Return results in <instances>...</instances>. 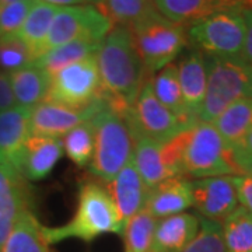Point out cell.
I'll use <instances>...</instances> for the list:
<instances>
[{
  "label": "cell",
  "mask_w": 252,
  "mask_h": 252,
  "mask_svg": "<svg viewBox=\"0 0 252 252\" xmlns=\"http://www.w3.org/2000/svg\"><path fill=\"white\" fill-rule=\"evenodd\" d=\"M95 59L104 97L114 111L125 114L133 107L144 81L150 77L137 52L130 28H112L102 39Z\"/></svg>",
  "instance_id": "cell-1"
},
{
  "label": "cell",
  "mask_w": 252,
  "mask_h": 252,
  "mask_svg": "<svg viewBox=\"0 0 252 252\" xmlns=\"http://www.w3.org/2000/svg\"><path fill=\"white\" fill-rule=\"evenodd\" d=\"M124 228L108 190L98 182H84L80 187L77 209L72 220L61 227L42 225V233L46 243L55 244L67 238L93 241L107 233L122 234Z\"/></svg>",
  "instance_id": "cell-2"
},
{
  "label": "cell",
  "mask_w": 252,
  "mask_h": 252,
  "mask_svg": "<svg viewBox=\"0 0 252 252\" xmlns=\"http://www.w3.org/2000/svg\"><path fill=\"white\" fill-rule=\"evenodd\" d=\"M90 121L95 133L90 172L108 184L133 158L135 136L126 118L111 108L107 99Z\"/></svg>",
  "instance_id": "cell-3"
},
{
  "label": "cell",
  "mask_w": 252,
  "mask_h": 252,
  "mask_svg": "<svg viewBox=\"0 0 252 252\" xmlns=\"http://www.w3.org/2000/svg\"><path fill=\"white\" fill-rule=\"evenodd\" d=\"M234 152L212 124L198 122L187 130L182 153L184 178H215L241 175Z\"/></svg>",
  "instance_id": "cell-4"
},
{
  "label": "cell",
  "mask_w": 252,
  "mask_h": 252,
  "mask_svg": "<svg viewBox=\"0 0 252 252\" xmlns=\"http://www.w3.org/2000/svg\"><path fill=\"white\" fill-rule=\"evenodd\" d=\"M206 94L199 112V122L213 124L225 108L248 95L252 66L241 56H206Z\"/></svg>",
  "instance_id": "cell-5"
},
{
  "label": "cell",
  "mask_w": 252,
  "mask_h": 252,
  "mask_svg": "<svg viewBox=\"0 0 252 252\" xmlns=\"http://www.w3.org/2000/svg\"><path fill=\"white\" fill-rule=\"evenodd\" d=\"M129 28L149 74L171 64L188 44L185 26L165 18L157 10H153Z\"/></svg>",
  "instance_id": "cell-6"
},
{
  "label": "cell",
  "mask_w": 252,
  "mask_h": 252,
  "mask_svg": "<svg viewBox=\"0 0 252 252\" xmlns=\"http://www.w3.org/2000/svg\"><path fill=\"white\" fill-rule=\"evenodd\" d=\"M245 20L241 10L219 11L189 24L188 42L206 56H241L245 41Z\"/></svg>",
  "instance_id": "cell-7"
},
{
  "label": "cell",
  "mask_w": 252,
  "mask_h": 252,
  "mask_svg": "<svg viewBox=\"0 0 252 252\" xmlns=\"http://www.w3.org/2000/svg\"><path fill=\"white\" fill-rule=\"evenodd\" d=\"M152 77L144 81L133 107L122 114L135 136V143L140 137H149L158 143H167L181 132L196 124L185 121L172 114L157 99L152 87Z\"/></svg>",
  "instance_id": "cell-8"
},
{
  "label": "cell",
  "mask_w": 252,
  "mask_h": 252,
  "mask_svg": "<svg viewBox=\"0 0 252 252\" xmlns=\"http://www.w3.org/2000/svg\"><path fill=\"white\" fill-rule=\"evenodd\" d=\"M49 76L51 83L45 101L67 108L81 109L91 105L102 95L95 55L70 63Z\"/></svg>",
  "instance_id": "cell-9"
},
{
  "label": "cell",
  "mask_w": 252,
  "mask_h": 252,
  "mask_svg": "<svg viewBox=\"0 0 252 252\" xmlns=\"http://www.w3.org/2000/svg\"><path fill=\"white\" fill-rule=\"evenodd\" d=\"M114 24L95 4L59 7L45 41L44 54L74 39L102 41Z\"/></svg>",
  "instance_id": "cell-10"
},
{
  "label": "cell",
  "mask_w": 252,
  "mask_h": 252,
  "mask_svg": "<svg viewBox=\"0 0 252 252\" xmlns=\"http://www.w3.org/2000/svg\"><path fill=\"white\" fill-rule=\"evenodd\" d=\"M105 97L101 95L95 102L81 109L67 108L51 101H42L31 109L30 117V136L54 137L67 135L72 129L86 121H90L102 105Z\"/></svg>",
  "instance_id": "cell-11"
},
{
  "label": "cell",
  "mask_w": 252,
  "mask_h": 252,
  "mask_svg": "<svg viewBox=\"0 0 252 252\" xmlns=\"http://www.w3.org/2000/svg\"><path fill=\"white\" fill-rule=\"evenodd\" d=\"M231 177L203 178L192 182L193 206L202 217L220 223V220L224 221L238 207Z\"/></svg>",
  "instance_id": "cell-12"
},
{
  "label": "cell",
  "mask_w": 252,
  "mask_h": 252,
  "mask_svg": "<svg viewBox=\"0 0 252 252\" xmlns=\"http://www.w3.org/2000/svg\"><path fill=\"white\" fill-rule=\"evenodd\" d=\"M30 117L31 109L18 105L0 111V164L20 174L30 137Z\"/></svg>",
  "instance_id": "cell-13"
},
{
  "label": "cell",
  "mask_w": 252,
  "mask_h": 252,
  "mask_svg": "<svg viewBox=\"0 0 252 252\" xmlns=\"http://www.w3.org/2000/svg\"><path fill=\"white\" fill-rule=\"evenodd\" d=\"M28 203L24 177L0 164V250L20 216L30 209Z\"/></svg>",
  "instance_id": "cell-14"
},
{
  "label": "cell",
  "mask_w": 252,
  "mask_h": 252,
  "mask_svg": "<svg viewBox=\"0 0 252 252\" xmlns=\"http://www.w3.org/2000/svg\"><path fill=\"white\" fill-rule=\"evenodd\" d=\"M108 192L124 227L132 217L143 210L149 196V188L144 185L140 174L136 170L133 158L118 172L114 180L108 182Z\"/></svg>",
  "instance_id": "cell-15"
},
{
  "label": "cell",
  "mask_w": 252,
  "mask_h": 252,
  "mask_svg": "<svg viewBox=\"0 0 252 252\" xmlns=\"http://www.w3.org/2000/svg\"><path fill=\"white\" fill-rule=\"evenodd\" d=\"M178 80L184 105L189 115L198 118L206 94L207 70L205 54L193 49L178 63Z\"/></svg>",
  "instance_id": "cell-16"
},
{
  "label": "cell",
  "mask_w": 252,
  "mask_h": 252,
  "mask_svg": "<svg viewBox=\"0 0 252 252\" xmlns=\"http://www.w3.org/2000/svg\"><path fill=\"white\" fill-rule=\"evenodd\" d=\"M190 206H193L192 182L178 177L164 181L156 188L150 189L144 209H147L156 219H164L184 213Z\"/></svg>",
  "instance_id": "cell-17"
},
{
  "label": "cell",
  "mask_w": 252,
  "mask_h": 252,
  "mask_svg": "<svg viewBox=\"0 0 252 252\" xmlns=\"http://www.w3.org/2000/svg\"><path fill=\"white\" fill-rule=\"evenodd\" d=\"M63 154L61 139L30 136L26 143L21 175L26 181H39L48 177Z\"/></svg>",
  "instance_id": "cell-18"
},
{
  "label": "cell",
  "mask_w": 252,
  "mask_h": 252,
  "mask_svg": "<svg viewBox=\"0 0 252 252\" xmlns=\"http://www.w3.org/2000/svg\"><path fill=\"white\" fill-rule=\"evenodd\" d=\"M200 227L199 217L178 213L157 223L152 252H182L193 241Z\"/></svg>",
  "instance_id": "cell-19"
},
{
  "label": "cell",
  "mask_w": 252,
  "mask_h": 252,
  "mask_svg": "<svg viewBox=\"0 0 252 252\" xmlns=\"http://www.w3.org/2000/svg\"><path fill=\"white\" fill-rule=\"evenodd\" d=\"M156 10L178 24H192L219 11L238 10L230 0H153Z\"/></svg>",
  "instance_id": "cell-20"
},
{
  "label": "cell",
  "mask_w": 252,
  "mask_h": 252,
  "mask_svg": "<svg viewBox=\"0 0 252 252\" xmlns=\"http://www.w3.org/2000/svg\"><path fill=\"white\" fill-rule=\"evenodd\" d=\"M9 79L18 107L32 109L48 97L51 76L34 63L10 73Z\"/></svg>",
  "instance_id": "cell-21"
},
{
  "label": "cell",
  "mask_w": 252,
  "mask_h": 252,
  "mask_svg": "<svg viewBox=\"0 0 252 252\" xmlns=\"http://www.w3.org/2000/svg\"><path fill=\"white\" fill-rule=\"evenodd\" d=\"M58 10V6L35 0L16 35L28 46L34 56V62L44 55L45 41Z\"/></svg>",
  "instance_id": "cell-22"
},
{
  "label": "cell",
  "mask_w": 252,
  "mask_h": 252,
  "mask_svg": "<svg viewBox=\"0 0 252 252\" xmlns=\"http://www.w3.org/2000/svg\"><path fill=\"white\" fill-rule=\"evenodd\" d=\"M133 162L149 190L172 178L162 157L161 143L149 137H140L136 140Z\"/></svg>",
  "instance_id": "cell-23"
},
{
  "label": "cell",
  "mask_w": 252,
  "mask_h": 252,
  "mask_svg": "<svg viewBox=\"0 0 252 252\" xmlns=\"http://www.w3.org/2000/svg\"><path fill=\"white\" fill-rule=\"evenodd\" d=\"M212 125L216 127L227 146L234 150L243 143L245 136L252 129V99L245 97L235 101L215 119Z\"/></svg>",
  "instance_id": "cell-24"
},
{
  "label": "cell",
  "mask_w": 252,
  "mask_h": 252,
  "mask_svg": "<svg viewBox=\"0 0 252 252\" xmlns=\"http://www.w3.org/2000/svg\"><path fill=\"white\" fill-rule=\"evenodd\" d=\"M48 245L42 224L28 209L20 216L0 252H49Z\"/></svg>",
  "instance_id": "cell-25"
},
{
  "label": "cell",
  "mask_w": 252,
  "mask_h": 252,
  "mask_svg": "<svg viewBox=\"0 0 252 252\" xmlns=\"http://www.w3.org/2000/svg\"><path fill=\"white\" fill-rule=\"evenodd\" d=\"M150 80L156 97L165 108H168L172 114L185 121L198 124V118L189 115L185 109L182 94H181L180 80H178V69L175 64L171 63L165 66Z\"/></svg>",
  "instance_id": "cell-26"
},
{
  "label": "cell",
  "mask_w": 252,
  "mask_h": 252,
  "mask_svg": "<svg viewBox=\"0 0 252 252\" xmlns=\"http://www.w3.org/2000/svg\"><path fill=\"white\" fill-rule=\"evenodd\" d=\"M102 41H91V39H74L64 45L49 49L48 52L38 58L34 64L44 69L49 74L62 69L70 63L94 56L98 51Z\"/></svg>",
  "instance_id": "cell-27"
},
{
  "label": "cell",
  "mask_w": 252,
  "mask_h": 252,
  "mask_svg": "<svg viewBox=\"0 0 252 252\" xmlns=\"http://www.w3.org/2000/svg\"><path fill=\"white\" fill-rule=\"evenodd\" d=\"M157 223V219L147 209L132 217L122 233L126 252H152Z\"/></svg>",
  "instance_id": "cell-28"
},
{
  "label": "cell",
  "mask_w": 252,
  "mask_h": 252,
  "mask_svg": "<svg viewBox=\"0 0 252 252\" xmlns=\"http://www.w3.org/2000/svg\"><path fill=\"white\" fill-rule=\"evenodd\" d=\"M227 252H252V215L238 206L223 221Z\"/></svg>",
  "instance_id": "cell-29"
},
{
  "label": "cell",
  "mask_w": 252,
  "mask_h": 252,
  "mask_svg": "<svg viewBox=\"0 0 252 252\" xmlns=\"http://www.w3.org/2000/svg\"><path fill=\"white\" fill-rule=\"evenodd\" d=\"M63 150L69 160L79 167L89 165L94 156L95 133L91 121H86L63 136Z\"/></svg>",
  "instance_id": "cell-30"
},
{
  "label": "cell",
  "mask_w": 252,
  "mask_h": 252,
  "mask_svg": "<svg viewBox=\"0 0 252 252\" xmlns=\"http://www.w3.org/2000/svg\"><path fill=\"white\" fill-rule=\"evenodd\" d=\"M115 26L130 27L140 18L156 10L153 0H104L98 7Z\"/></svg>",
  "instance_id": "cell-31"
},
{
  "label": "cell",
  "mask_w": 252,
  "mask_h": 252,
  "mask_svg": "<svg viewBox=\"0 0 252 252\" xmlns=\"http://www.w3.org/2000/svg\"><path fill=\"white\" fill-rule=\"evenodd\" d=\"M34 63V56L18 36L0 39V72L13 73Z\"/></svg>",
  "instance_id": "cell-32"
},
{
  "label": "cell",
  "mask_w": 252,
  "mask_h": 252,
  "mask_svg": "<svg viewBox=\"0 0 252 252\" xmlns=\"http://www.w3.org/2000/svg\"><path fill=\"white\" fill-rule=\"evenodd\" d=\"M200 227L193 241L182 252H227L223 225L219 221L199 217Z\"/></svg>",
  "instance_id": "cell-33"
},
{
  "label": "cell",
  "mask_w": 252,
  "mask_h": 252,
  "mask_svg": "<svg viewBox=\"0 0 252 252\" xmlns=\"http://www.w3.org/2000/svg\"><path fill=\"white\" fill-rule=\"evenodd\" d=\"M35 0H17L0 6V39L16 36Z\"/></svg>",
  "instance_id": "cell-34"
},
{
  "label": "cell",
  "mask_w": 252,
  "mask_h": 252,
  "mask_svg": "<svg viewBox=\"0 0 252 252\" xmlns=\"http://www.w3.org/2000/svg\"><path fill=\"white\" fill-rule=\"evenodd\" d=\"M234 184L238 203H241L250 215H252V174H241L231 177Z\"/></svg>",
  "instance_id": "cell-35"
},
{
  "label": "cell",
  "mask_w": 252,
  "mask_h": 252,
  "mask_svg": "<svg viewBox=\"0 0 252 252\" xmlns=\"http://www.w3.org/2000/svg\"><path fill=\"white\" fill-rule=\"evenodd\" d=\"M235 161L238 164L243 174H252V129L250 133L245 136L243 143L234 150Z\"/></svg>",
  "instance_id": "cell-36"
},
{
  "label": "cell",
  "mask_w": 252,
  "mask_h": 252,
  "mask_svg": "<svg viewBox=\"0 0 252 252\" xmlns=\"http://www.w3.org/2000/svg\"><path fill=\"white\" fill-rule=\"evenodd\" d=\"M16 107V98L13 94L9 74L0 72V111Z\"/></svg>",
  "instance_id": "cell-37"
},
{
  "label": "cell",
  "mask_w": 252,
  "mask_h": 252,
  "mask_svg": "<svg viewBox=\"0 0 252 252\" xmlns=\"http://www.w3.org/2000/svg\"><path fill=\"white\" fill-rule=\"evenodd\" d=\"M244 20H245V41H244V48L241 58L244 62H247L250 66H252V9L244 10L243 11Z\"/></svg>",
  "instance_id": "cell-38"
},
{
  "label": "cell",
  "mask_w": 252,
  "mask_h": 252,
  "mask_svg": "<svg viewBox=\"0 0 252 252\" xmlns=\"http://www.w3.org/2000/svg\"><path fill=\"white\" fill-rule=\"evenodd\" d=\"M48 4H54L58 7H67V6H81V4H91L93 0H41Z\"/></svg>",
  "instance_id": "cell-39"
},
{
  "label": "cell",
  "mask_w": 252,
  "mask_h": 252,
  "mask_svg": "<svg viewBox=\"0 0 252 252\" xmlns=\"http://www.w3.org/2000/svg\"><path fill=\"white\" fill-rule=\"evenodd\" d=\"M230 1H233L237 6V9L241 10V11L252 9V0H230Z\"/></svg>",
  "instance_id": "cell-40"
},
{
  "label": "cell",
  "mask_w": 252,
  "mask_h": 252,
  "mask_svg": "<svg viewBox=\"0 0 252 252\" xmlns=\"http://www.w3.org/2000/svg\"><path fill=\"white\" fill-rule=\"evenodd\" d=\"M248 98L252 99V73H251V80H250V89H248Z\"/></svg>",
  "instance_id": "cell-41"
},
{
  "label": "cell",
  "mask_w": 252,
  "mask_h": 252,
  "mask_svg": "<svg viewBox=\"0 0 252 252\" xmlns=\"http://www.w3.org/2000/svg\"><path fill=\"white\" fill-rule=\"evenodd\" d=\"M93 1L95 3V6H97V7H101V6H102V3H104V0H93Z\"/></svg>",
  "instance_id": "cell-42"
},
{
  "label": "cell",
  "mask_w": 252,
  "mask_h": 252,
  "mask_svg": "<svg viewBox=\"0 0 252 252\" xmlns=\"http://www.w3.org/2000/svg\"><path fill=\"white\" fill-rule=\"evenodd\" d=\"M11 1H17V0H0V6H1V4H7V3H11Z\"/></svg>",
  "instance_id": "cell-43"
}]
</instances>
